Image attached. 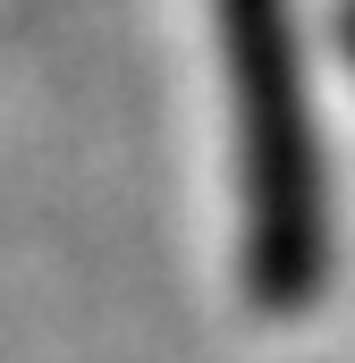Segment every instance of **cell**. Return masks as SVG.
I'll list each match as a JSON object with an SVG mask.
<instances>
[{"label":"cell","mask_w":355,"mask_h":363,"mask_svg":"<svg viewBox=\"0 0 355 363\" xmlns=\"http://www.w3.org/2000/svg\"><path fill=\"white\" fill-rule=\"evenodd\" d=\"M220 68L237 110V194H246V296L263 313H296L322 296L330 271V186L322 135L296 51V0H212Z\"/></svg>","instance_id":"6da1fadb"},{"label":"cell","mask_w":355,"mask_h":363,"mask_svg":"<svg viewBox=\"0 0 355 363\" xmlns=\"http://www.w3.org/2000/svg\"><path fill=\"white\" fill-rule=\"evenodd\" d=\"M339 51L355 60V0H339Z\"/></svg>","instance_id":"7a4b0ae2"}]
</instances>
